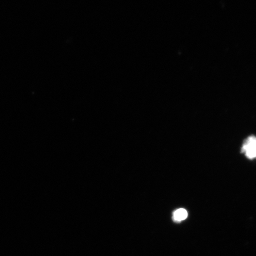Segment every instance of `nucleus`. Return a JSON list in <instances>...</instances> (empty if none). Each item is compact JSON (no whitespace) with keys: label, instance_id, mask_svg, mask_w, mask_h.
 I'll use <instances>...</instances> for the list:
<instances>
[{"label":"nucleus","instance_id":"1","mask_svg":"<svg viewBox=\"0 0 256 256\" xmlns=\"http://www.w3.org/2000/svg\"><path fill=\"white\" fill-rule=\"evenodd\" d=\"M242 152L244 153L248 159L256 158V137H249L243 144Z\"/></svg>","mask_w":256,"mask_h":256},{"label":"nucleus","instance_id":"2","mask_svg":"<svg viewBox=\"0 0 256 256\" xmlns=\"http://www.w3.org/2000/svg\"><path fill=\"white\" fill-rule=\"evenodd\" d=\"M188 216V213L186 210L178 209L175 211L174 215V219L176 222H181L186 220Z\"/></svg>","mask_w":256,"mask_h":256}]
</instances>
